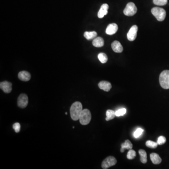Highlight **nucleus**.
Here are the masks:
<instances>
[{
  "label": "nucleus",
  "mask_w": 169,
  "mask_h": 169,
  "mask_svg": "<svg viewBox=\"0 0 169 169\" xmlns=\"http://www.w3.org/2000/svg\"><path fill=\"white\" fill-rule=\"evenodd\" d=\"M139 153L141 157V162L143 163H146L147 162V153L144 150L140 149L139 151Z\"/></svg>",
  "instance_id": "6ab92c4d"
},
{
  "label": "nucleus",
  "mask_w": 169,
  "mask_h": 169,
  "mask_svg": "<svg viewBox=\"0 0 169 169\" xmlns=\"http://www.w3.org/2000/svg\"><path fill=\"white\" fill-rule=\"evenodd\" d=\"M97 33L95 31L93 32H86L84 33V36L88 40H91L96 37Z\"/></svg>",
  "instance_id": "a211bd4d"
},
{
  "label": "nucleus",
  "mask_w": 169,
  "mask_h": 169,
  "mask_svg": "<svg viewBox=\"0 0 169 169\" xmlns=\"http://www.w3.org/2000/svg\"><path fill=\"white\" fill-rule=\"evenodd\" d=\"M98 58L102 64H105L108 61V57L104 53H100L98 55Z\"/></svg>",
  "instance_id": "412c9836"
},
{
  "label": "nucleus",
  "mask_w": 169,
  "mask_h": 169,
  "mask_svg": "<svg viewBox=\"0 0 169 169\" xmlns=\"http://www.w3.org/2000/svg\"><path fill=\"white\" fill-rule=\"evenodd\" d=\"M98 86L101 89L103 90L106 92L110 91L112 88V86L110 83L106 81H102L98 84Z\"/></svg>",
  "instance_id": "f8f14e48"
},
{
  "label": "nucleus",
  "mask_w": 169,
  "mask_h": 169,
  "mask_svg": "<svg viewBox=\"0 0 169 169\" xmlns=\"http://www.w3.org/2000/svg\"><path fill=\"white\" fill-rule=\"evenodd\" d=\"M104 44V41L102 38L99 37L95 38V39L93 41V45L94 46L97 48H100L102 47Z\"/></svg>",
  "instance_id": "dca6fc26"
},
{
  "label": "nucleus",
  "mask_w": 169,
  "mask_h": 169,
  "mask_svg": "<svg viewBox=\"0 0 169 169\" xmlns=\"http://www.w3.org/2000/svg\"><path fill=\"white\" fill-rule=\"evenodd\" d=\"M166 141V140L165 137L164 136H161L158 138L157 143L158 145H162V144L165 143Z\"/></svg>",
  "instance_id": "bb28decb"
},
{
  "label": "nucleus",
  "mask_w": 169,
  "mask_h": 169,
  "mask_svg": "<svg viewBox=\"0 0 169 169\" xmlns=\"http://www.w3.org/2000/svg\"><path fill=\"white\" fill-rule=\"evenodd\" d=\"M65 114H66V115H67V113L65 112Z\"/></svg>",
  "instance_id": "c85d7f7f"
},
{
  "label": "nucleus",
  "mask_w": 169,
  "mask_h": 169,
  "mask_svg": "<svg viewBox=\"0 0 169 169\" xmlns=\"http://www.w3.org/2000/svg\"><path fill=\"white\" fill-rule=\"evenodd\" d=\"M117 160L112 156H109L106 158L102 163V167L103 169H107L110 167L115 165L117 163Z\"/></svg>",
  "instance_id": "423d86ee"
},
{
  "label": "nucleus",
  "mask_w": 169,
  "mask_h": 169,
  "mask_svg": "<svg viewBox=\"0 0 169 169\" xmlns=\"http://www.w3.org/2000/svg\"><path fill=\"white\" fill-rule=\"evenodd\" d=\"M0 88L5 93H10L12 91V84L7 81L1 82L0 83Z\"/></svg>",
  "instance_id": "1a4fd4ad"
},
{
  "label": "nucleus",
  "mask_w": 169,
  "mask_h": 169,
  "mask_svg": "<svg viewBox=\"0 0 169 169\" xmlns=\"http://www.w3.org/2000/svg\"><path fill=\"white\" fill-rule=\"evenodd\" d=\"M118 30V26L115 23L109 24L106 30V33L108 35L115 34Z\"/></svg>",
  "instance_id": "9d476101"
},
{
  "label": "nucleus",
  "mask_w": 169,
  "mask_h": 169,
  "mask_svg": "<svg viewBox=\"0 0 169 169\" xmlns=\"http://www.w3.org/2000/svg\"><path fill=\"white\" fill-rule=\"evenodd\" d=\"M18 77L21 81H28L31 79V74L26 71H22L18 74Z\"/></svg>",
  "instance_id": "4468645a"
},
{
  "label": "nucleus",
  "mask_w": 169,
  "mask_h": 169,
  "mask_svg": "<svg viewBox=\"0 0 169 169\" xmlns=\"http://www.w3.org/2000/svg\"><path fill=\"white\" fill-rule=\"evenodd\" d=\"M28 103V98L26 94H22L18 97L17 99V105L20 108H26Z\"/></svg>",
  "instance_id": "0eeeda50"
},
{
  "label": "nucleus",
  "mask_w": 169,
  "mask_h": 169,
  "mask_svg": "<svg viewBox=\"0 0 169 169\" xmlns=\"http://www.w3.org/2000/svg\"><path fill=\"white\" fill-rule=\"evenodd\" d=\"M137 12V8L135 4L133 2H129L126 5L124 10V13L125 16H133L135 15Z\"/></svg>",
  "instance_id": "39448f33"
},
{
  "label": "nucleus",
  "mask_w": 169,
  "mask_h": 169,
  "mask_svg": "<svg viewBox=\"0 0 169 169\" xmlns=\"http://www.w3.org/2000/svg\"><path fill=\"white\" fill-rule=\"evenodd\" d=\"M116 116L115 114V112L113 110H108L106 111V120L110 121V120L114 119Z\"/></svg>",
  "instance_id": "aec40b11"
},
{
  "label": "nucleus",
  "mask_w": 169,
  "mask_h": 169,
  "mask_svg": "<svg viewBox=\"0 0 169 169\" xmlns=\"http://www.w3.org/2000/svg\"><path fill=\"white\" fill-rule=\"evenodd\" d=\"M91 118L92 116L89 110L88 109H84L82 111L79 118L80 123L84 125H88L91 121Z\"/></svg>",
  "instance_id": "20e7f679"
},
{
  "label": "nucleus",
  "mask_w": 169,
  "mask_h": 169,
  "mask_svg": "<svg viewBox=\"0 0 169 169\" xmlns=\"http://www.w3.org/2000/svg\"><path fill=\"white\" fill-rule=\"evenodd\" d=\"M109 5L107 4H104L102 5L99 12L98 13V17L100 18H102L104 16L108 14L109 9Z\"/></svg>",
  "instance_id": "9b49d317"
},
{
  "label": "nucleus",
  "mask_w": 169,
  "mask_h": 169,
  "mask_svg": "<svg viewBox=\"0 0 169 169\" xmlns=\"http://www.w3.org/2000/svg\"><path fill=\"white\" fill-rule=\"evenodd\" d=\"M132 148H133V144L129 140H127L125 141L124 143L122 144L120 151L122 153H123L125 150L131 149Z\"/></svg>",
  "instance_id": "f3484780"
},
{
  "label": "nucleus",
  "mask_w": 169,
  "mask_h": 169,
  "mask_svg": "<svg viewBox=\"0 0 169 169\" xmlns=\"http://www.w3.org/2000/svg\"><path fill=\"white\" fill-rule=\"evenodd\" d=\"M151 13L159 21H162L165 18V10L162 8L154 7L151 9Z\"/></svg>",
  "instance_id": "7ed1b4c3"
},
{
  "label": "nucleus",
  "mask_w": 169,
  "mask_h": 169,
  "mask_svg": "<svg viewBox=\"0 0 169 169\" xmlns=\"http://www.w3.org/2000/svg\"><path fill=\"white\" fill-rule=\"evenodd\" d=\"M146 145L148 148H151V149H156L157 148L158 144L157 142H154L152 141H147L146 143Z\"/></svg>",
  "instance_id": "4be33fe9"
},
{
  "label": "nucleus",
  "mask_w": 169,
  "mask_h": 169,
  "mask_svg": "<svg viewBox=\"0 0 169 169\" xmlns=\"http://www.w3.org/2000/svg\"><path fill=\"white\" fill-rule=\"evenodd\" d=\"M126 110L125 108L119 109L115 112V114L117 117H120V116H124L125 114L126 113Z\"/></svg>",
  "instance_id": "393cba45"
},
{
  "label": "nucleus",
  "mask_w": 169,
  "mask_h": 169,
  "mask_svg": "<svg viewBox=\"0 0 169 169\" xmlns=\"http://www.w3.org/2000/svg\"><path fill=\"white\" fill-rule=\"evenodd\" d=\"M13 128L14 129L16 133H19L20 132V124L19 123H15L13 125Z\"/></svg>",
  "instance_id": "cd10ccee"
},
{
  "label": "nucleus",
  "mask_w": 169,
  "mask_h": 169,
  "mask_svg": "<svg viewBox=\"0 0 169 169\" xmlns=\"http://www.w3.org/2000/svg\"><path fill=\"white\" fill-rule=\"evenodd\" d=\"M82 109V105L79 102H76L73 103L70 108L71 118L74 121H77L80 118Z\"/></svg>",
  "instance_id": "f257e3e1"
},
{
  "label": "nucleus",
  "mask_w": 169,
  "mask_h": 169,
  "mask_svg": "<svg viewBox=\"0 0 169 169\" xmlns=\"http://www.w3.org/2000/svg\"><path fill=\"white\" fill-rule=\"evenodd\" d=\"M168 0H153L154 4L158 6H163L166 4Z\"/></svg>",
  "instance_id": "b1692460"
},
{
  "label": "nucleus",
  "mask_w": 169,
  "mask_h": 169,
  "mask_svg": "<svg viewBox=\"0 0 169 169\" xmlns=\"http://www.w3.org/2000/svg\"><path fill=\"white\" fill-rule=\"evenodd\" d=\"M151 161L154 165H158L162 162L161 158L157 153H153L150 155Z\"/></svg>",
  "instance_id": "2eb2a0df"
},
{
  "label": "nucleus",
  "mask_w": 169,
  "mask_h": 169,
  "mask_svg": "<svg viewBox=\"0 0 169 169\" xmlns=\"http://www.w3.org/2000/svg\"><path fill=\"white\" fill-rule=\"evenodd\" d=\"M136 156V153L134 150H133L132 149H130L129 151L128 152L127 154V159H129V160H132V159H134Z\"/></svg>",
  "instance_id": "5701e85b"
},
{
  "label": "nucleus",
  "mask_w": 169,
  "mask_h": 169,
  "mask_svg": "<svg viewBox=\"0 0 169 169\" xmlns=\"http://www.w3.org/2000/svg\"><path fill=\"white\" fill-rule=\"evenodd\" d=\"M144 132V130L142 129V128H138L133 133V136L135 138H138L142 134V133Z\"/></svg>",
  "instance_id": "a878e982"
},
{
  "label": "nucleus",
  "mask_w": 169,
  "mask_h": 169,
  "mask_svg": "<svg viewBox=\"0 0 169 169\" xmlns=\"http://www.w3.org/2000/svg\"><path fill=\"white\" fill-rule=\"evenodd\" d=\"M159 83L162 88L169 89V70H163L159 76Z\"/></svg>",
  "instance_id": "f03ea898"
},
{
  "label": "nucleus",
  "mask_w": 169,
  "mask_h": 169,
  "mask_svg": "<svg viewBox=\"0 0 169 169\" xmlns=\"http://www.w3.org/2000/svg\"><path fill=\"white\" fill-rule=\"evenodd\" d=\"M138 30V28L137 25H133L130 29L129 30L128 33H127V39L131 41H134L136 39L137 34Z\"/></svg>",
  "instance_id": "6e6552de"
},
{
  "label": "nucleus",
  "mask_w": 169,
  "mask_h": 169,
  "mask_svg": "<svg viewBox=\"0 0 169 169\" xmlns=\"http://www.w3.org/2000/svg\"><path fill=\"white\" fill-rule=\"evenodd\" d=\"M111 48L115 52L121 53L123 51V48L120 42L115 41L111 44Z\"/></svg>",
  "instance_id": "ddd939ff"
}]
</instances>
